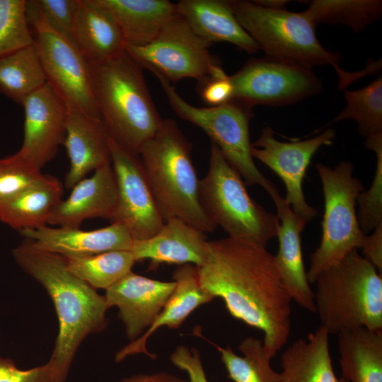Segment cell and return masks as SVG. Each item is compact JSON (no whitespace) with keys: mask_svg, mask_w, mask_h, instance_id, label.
<instances>
[{"mask_svg":"<svg viewBox=\"0 0 382 382\" xmlns=\"http://www.w3.org/2000/svg\"><path fill=\"white\" fill-rule=\"evenodd\" d=\"M197 268L201 286L220 298L232 317L262 331L273 358L289 338L292 301L274 255L226 237L209 241L207 260Z\"/></svg>","mask_w":382,"mask_h":382,"instance_id":"obj_1","label":"cell"},{"mask_svg":"<svg viewBox=\"0 0 382 382\" xmlns=\"http://www.w3.org/2000/svg\"><path fill=\"white\" fill-rule=\"evenodd\" d=\"M12 255L17 265L45 288L54 303L59 332L47 363L51 382H65L83 340L107 327L109 307L105 296L70 272L60 255L38 250L25 240L13 248Z\"/></svg>","mask_w":382,"mask_h":382,"instance_id":"obj_2","label":"cell"},{"mask_svg":"<svg viewBox=\"0 0 382 382\" xmlns=\"http://www.w3.org/2000/svg\"><path fill=\"white\" fill-rule=\"evenodd\" d=\"M93 94L110 138L138 155L163 119L149 91L143 67L125 50L89 64Z\"/></svg>","mask_w":382,"mask_h":382,"instance_id":"obj_3","label":"cell"},{"mask_svg":"<svg viewBox=\"0 0 382 382\" xmlns=\"http://www.w3.org/2000/svg\"><path fill=\"white\" fill-rule=\"evenodd\" d=\"M191 151L176 122L163 119L138 156L165 222L178 218L204 233L212 232L217 226L202 204Z\"/></svg>","mask_w":382,"mask_h":382,"instance_id":"obj_4","label":"cell"},{"mask_svg":"<svg viewBox=\"0 0 382 382\" xmlns=\"http://www.w3.org/2000/svg\"><path fill=\"white\" fill-rule=\"evenodd\" d=\"M314 284L316 313L329 335L382 330V276L357 250L320 272Z\"/></svg>","mask_w":382,"mask_h":382,"instance_id":"obj_5","label":"cell"},{"mask_svg":"<svg viewBox=\"0 0 382 382\" xmlns=\"http://www.w3.org/2000/svg\"><path fill=\"white\" fill-rule=\"evenodd\" d=\"M238 21L256 42L265 56L312 69L330 65L339 77L340 88L369 74L344 71L338 54L325 50L317 39L315 24L303 13L286 8L272 9L253 1H230Z\"/></svg>","mask_w":382,"mask_h":382,"instance_id":"obj_6","label":"cell"},{"mask_svg":"<svg viewBox=\"0 0 382 382\" xmlns=\"http://www.w3.org/2000/svg\"><path fill=\"white\" fill-rule=\"evenodd\" d=\"M245 185L219 148L212 144L209 169L199 183L204 210L228 237L266 248L277 237L279 221L251 198Z\"/></svg>","mask_w":382,"mask_h":382,"instance_id":"obj_7","label":"cell"},{"mask_svg":"<svg viewBox=\"0 0 382 382\" xmlns=\"http://www.w3.org/2000/svg\"><path fill=\"white\" fill-rule=\"evenodd\" d=\"M153 74L174 112L202 129L246 185L261 186L272 199L279 195L275 185L258 170L251 154L249 125L253 115L252 108L233 100L215 107H195L185 100L170 82Z\"/></svg>","mask_w":382,"mask_h":382,"instance_id":"obj_8","label":"cell"},{"mask_svg":"<svg viewBox=\"0 0 382 382\" xmlns=\"http://www.w3.org/2000/svg\"><path fill=\"white\" fill-rule=\"evenodd\" d=\"M324 196L322 235L311 254L307 277L314 284L318 274L340 262L349 253L360 248L365 234L356 212L357 199L364 187L353 175V166L342 161L334 168L317 163Z\"/></svg>","mask_w":382,"mask_h":382,"instance_id":"obj_9","label":"cell"},{"mask_svg":"<svg viewBox=\"0 0 382 382\" xmlns=\"http://www.w3.org/2000/svg\"><path fill=\"white\" fill-rule=\"evenodd\" d=\"M25 9L47 83L67 108L100 119L86 59L73 42L52 30L26 3Z\"/></svg>","mask_w":382,"mask_h":382,"instance_id":"obj_10","label":"cell"},{"mask_svg":"<svg viewBox=\"0 0 382 382\" xmlns=\"http://www.w3.org/2000/svg\"><path fill=\"white\" fill-rule=\"evenodd\" d=\"M209 46L178 13L152 41L141 46L125 45V49L143 69L170 83L185 78L202 83L219 66Z\"/></svg>","mask_w":382,"mask_h":382,"instance_id":"obj_11","label":"cell"},{"mask_svg":"<svg viewBox=\"0 0 382 382\" xmlns=\"http://www.w3.org/2000/svg\"><path fill=\"white\" fill-rule=\"evenodd\" d=\"M230 79L232 100L252 108L257 105H289L322 89L312 69L266 56L248 60Z\"/></svg>","mask_w":382,"mask_h":382,"instance_id":"obj_12","label":"cell"},{"mask_svg":"<svg viewBox=\"0 0 382 382\" xmlns=\"http://www.w3.org/2000/svg\"><path fill=\"white\" fill-rule=\"evenodd\" d=\"M335 137V130L330 127L312 138L285 142L277 140L273 129L266 125L257 139L251 143L253 158L266 165L281 178L286 190V202L307 221L314 219L318 211L305 199L303 180L315 153L321 146L332 144Z\"/></svg>","mask_w":382,"mask_h":382,"instance_id":"obj_13","label":"cell"},{"mask_svg":"<svg viewBox=\"0 0 382 382\" xmlns=\"http://www.w3.org/2000/svg\"><path fill=\"white\" fill-rule=\"evenodd\" d=\"M109 147L117 188V201L110 223L124 224L134 240L151 237L165 221L159 211L138 155L130 154L109 137Z\"/></svg>","mask_w":382,"mask_h":382,"instance_id":"obj_14","label":"cell"},{"mask_svg":"<svg viewBox=\"0 0 382 382\" xmlns=\"http://www.w3.org/2000/svg\"><path fill=\"white\" fill-rule=\"evenodd\" d=\"M22 107L23 140L18 151L42 169L63 145L67 108L48 83L30 94Z\"/></svg>","mask_w":382,"mask_h":382,"instance_id":"obj_15","label":"cell"},{"mask_svg":"<svg viewBox=\"0 0 382 382\" xmlns=\"http://www.w3.org/2000/svg\"><path fill=\"white\" fill-rule=\"evenodd\" d=\"M175 286L173 280L154 279L131 271L107 289L104 296L109 308H118L126 335L133 341L151 326Z\"/></svg>","mask_w":382,"mask_h":382,"instance_id":"obj_16","label":"cell"},{"mask_svg":"<svg viewBox=\"0 0 382 382\" xmlns=\"http://www.w3.org/2000/svg\"><path fill=\"white\" fill-rule=\"evenodd\" d=\"M19 233L33 247L64 257H85L112 250H130L134 241L129 229L119 222L91 231L46 225Z\"/></svg>","mask_w":382,"mask_h":382,"instance_id":"obj_17","label":"cell"},{"mask_svg":"<svg viewBox=\"0 0 382 382\" xmlns=\"http://www.w3.org/2000/svg\"><path fill=\"white\" fill-rule=\"evenodd\" d=\"M117 201V188L111 163L98 168L73 187L69 197L53 209L47 225L79 228L87 219L110 221Z\"/></svg>","mask_w":382,"mask_h":382,"instance_id":"obj_18","label":"cell"},{"mask_svg":"<svg viewBox=\"0 0 382 382\" xmlns=\"http://www.w3.org/2000/svg\"><path fill=\"white\" fill-rule=\"evenodd\" d=\"M272 199L279 221V248L274 255L276 264L292 301L316 313L314 292L308 279L301 248V233L307 221L295 213L280 194Z\"/></svg>","mask_w":382,"mask_h":382,"instance_id":"obj_19","label":"cell"},{"mask_svg":"<svg viewBox=\"0 0 382 382\" xmlns=\"http://www.w3.org/2000/svg\"><path fill=\"white\" fill-rule=\"evenodd\" d=\"M208 243L204 232L180 219L171 218L151 237L134 240L130 251L136 262L149 260L156 267L161 263L200 267L207 260Z\"/></svg>","mask_w":382,"mask_h":382,"instance_id":"obj_20","label":"cell"},{"mask_svg":"<svg viewBox=\"0 0 382 382\" xmlns=\"http://www.w3.org/2000/svg\"><path fill=\"white\" fill-rule=\"evenodd\" d=\"M108 139L101 119L67 108L63 142L70 164L64 182L66 188H72L88 173L111 163Z\"/></svg>","mask_w":382,"mask_h":382,"instance_id":"obj_21","label":"cell"},{"mask_svg":"<svg viewBox=\"0 0 382 382\" xmlns=\"http://www.w3.org/2000/svg\"><path fill=\"white\" fill-rule=\"evenodd\" d=\"M173 279L176 286L163 309L151 326L137 339L122 347L115 355V361L143 353L151 359L156 355L146 348L147 340L161 327L177 329L198 307L209 303L215 298L200 284L197 268L191 264L178 265L173 272Z\"/></svg>","mask_w":382,"mask_h":382,"instance_id":"obj_22","label":"cell"},{"mask_svg":"<svg viewBox=\"0 0 382 382\" xmlns=\"http://www.w3.org/2000/svg\"><path fill=\"white\" fill-rule=\"evenodd\" d=\"M175 4L178 14L193 32L210 45L226 42L249 53L260 50L238 21L230 1L180 0Z\"/></svg>","mask_w":382,"mask_h":382,"instance_id":"obj_23","label":"cell"},{"mask_svg":"<svg viewBox=\"0 0 382 382\" xmlns=\"http://www.w3.org/2000/svg\"><path fill=\"white\" fill-rule=\"evenodd\" d=\"M73 38L88 64L104 62L125 51V42L116 21L97 0H79Z\"/></svg>","mask_w":382,"mask_h":382,"instance_id":"obj_24","label":"cell"},{"mask_svg":"<svg viewBox=\"0 0 382 382\" xmlns=\"http://www.w3.org/2000/svg\"><path fill=\"white\" fill-rule=\"evenodd\" d=\"M329 335L320 325L288 346L281 356L277 382H347L334 371Z\"/></svg>","mask_w":382,"mask_h":382,"instance_id":"obj_25","label":"cell"},{"mask_svg":"<svg viewBox=\"0 0 382 382\" xmlns=\"http://www.w3.org/2000/svg\"><path fill=\"white\" fill-rule=\"evenodd\" d=\"M63 192L59 179L42 173L0 205V221L19 232L46 226L52 211L62 199Z\"/></svg>","mask_w":382,"mask_h":382,"instance_id":"obj_26","label":"cell"},{"mask_svg":"<svg viewBox=\"0 0 382 382\" xmlns=\"http://www.w3.org/2000/svg\"><path fill=\"white\" fill-rule=\"evenodd\" d=\"M116 21L125 45L152 41L177 14L176 4L168 0H97Z\"/></svg>","mask_w":382,"mask_h":382,"instance_id":"obj_27","label":"cell"},{"mask_svg":"<svg viewBox=\"0 0 382 382\" xmlns=\"http://www.w3.org/2000/svg\"><path fill=\"white\" fill-rule=\"evenodd\" d=\"M337 335L342 377L347 382H382V330L357 328Z\"/></svg>","mask_w":382,"mask_h":382,"instance_id":"obj_28","label":"cell"},{"mask_svg":"<svg viewBox=\"0 0 382 382\" xmlns=\"http://www.w3.org/2000/svg\"><path fill=\"white\" fill-rule=\"evenodd\" d=\"M46 83L34 44L0 59V93L18 105Z\"/></svg>","mask_w":382,"mask_h":382,"instance_id":"obj_29","label":"cell"},{"mask_svg":"<svg viewBox=\"0 0 382 382\" xmlns=\"http://www.w3.org/2000/svg\"><path fill=\"white\" fill-rule=\"evenodd\" d=\"M68 270L94 289H107L132 271L136 260L130 250L65 257Z\"/></svg>","mask_w":382,"mask_h":382,"instance_id":"obj_30","label":"cell"},{"mask_svg":"<svg viewBox=\"0 0 382 382\" xmlns=\"http://www.w3.org/2000/svg\"><path fill=\"white\" fill-rule=\"evenodd\" d=\"M303 13L315 25L318 23L342 24L357 33L379 18V0H314Z\"/></svg>","mask_w":382,"mask_h":382,"instance_id":"obj_31","label":"cell"},{"mask_svg":"<svg viewBox=\"0 0 382 382\" xmlns=\"http://www.w3.org/2000/svg\"><path fill=\"white\" fill-rule=\"evenodd\" d=\"M228 377L234 382H277L278 373L270 364L263 342L258 338L248 337L240 343L239 356L230 347L224 348L215 344Z\"/></svg>","mask_w":382,"mask_h":382,"instance_id":"obj_32","label":"cell"},{"mask_svg":"<svg viewBox=\"0 0 382 382\" xmlns=\"http://www.w3.org/2000/svg\"><path fill=\"white\" fill-rule=\"evenodd\" d=\"M344 94L346 105L332 122L352 119L366 139L382 134V77L361 89L345 90Z\"/></svg>","mask_w":382,"mask_h":382,"instance_id":"obj_33","label":"cell"},{"mask_svg":"<svg viewBox=\"0 0 382 382\" xmlns=\"http://www.w3.org/2000/svg\"><path fill=\"white\" fill-rule=\"evenodd\" d=\"M26 0H0V59L34 44Z\"/></svg>","mask_w":382,"mask_h":382,"instance_id":"obj_34","label":"cell"},{"mask_svg":"<svg viewBox=\"0 0 382 382\" xmlns=\"http://www.w3.org/2000/svg\"><path fill=\"white\" fill-rule=\"evenodd\" d=\"M365 146L376 156V168L370 188L361 192L357 199V218L366 234L382 223V134L366 139Z\"/></svg>","mask_w":382,"mask_h":382,"instance_id":"obj_35","label":"cell"},{"mask_svg":"<svg viewBox=\"0 0 382 382\" xmlns=\"http://www.w3.org/2000/svg\"><path fill=\"white\" fill-rule=\"evenodd\" d=\"M42 174L41 169L19 151L0 158V205Z\"/></svg>","mask_w":382,"mask_h":382,"instance_id":"obj_36","label":"cell"},{"mask_svg":"<svg viewBox=\"0 0 382 382\" xmlns=\"http://www.w3.org/2000/svg\"><path fill=\"white\" fill-rule=\"evenodd\" d=\"M26 5L56 33L74 42V24L79 0H26Z\"/></svg>","mask_w":382,"mask_h":382,"instance_id":"obj_37","label":"cell"},{"mask_svg":"<svg viewBox=\"0 0 382 382\" xmlns=\"http://www.w3.org/2000/svg\"><path fill=\"white\" fill-rule=\"evenodd\" d=\"M200 83L201 97L209 107L221 105L232 100L233 83L230 76L227 75L219 65Z\"/></svg>","mask_w":382,"mask_h":382,"instance_id":"obj_38","label":"cell"},{"mask_svg":"<svg viewBox=\"0 0 382 382\" xmlns=\"http://www.w3.org/2000/svg\"><path fill=\"white\" fill-rule=\"evenodd\" d=\"M0 382H51L49 364L22 370L11 359L0 357Z\"/></svg>","mask_w":382,"mask_h":382,"instance_id":"obj_39","label":"cell"},{"mask_svg":"<svg viewBox=\"0 0 382 382\" xmlns=\"http://www.w3.org/2000/svg\"><path fill=\"white\" fill-rule=\"evenodd\" d=\"M171 363L187 373V382H209L204 371L199 352L196 348L178 346L170 356Z\"/></svg>","mask_w":382,"mask_h":382,"instance_id":"obj_40","label":"cell"},{"mask_svg":"<svg viewBox=\"0 0 382 382\" xmlns=\"http://www.w3.org/2000/svg\"><path fill=\"white\" fill-rule=\"evenodd\" d=\"M371 235H366L361 249L364 257L371 263L378 272H382V223L378 224Z\"/></svg>","mask_w":382,"mask_h":382,"instance_id":"obj_41","label":"cell"},{"mask_svg":"<svg viewBox=\"0 0 382 382\" xmlns=\"http://www.w3.org/2000/svg\"><path fill=\"white\" fill-rule=\"evenodd\" d=\"M115 382H187L184 379L166 371L151 374H136Z\"/></svg>","mask_w":382,"mask_h":382,"instance_id":"obj_42","label":"cell"},{"mask_svg":"<svg viewBox=\"0 0 382 382\" xmlns=\"http://www.w3.org/2000/svg\"><path fill=\"white\" fill-rule=\"evenodd\" d=\"M253 1L263 7L272 9L286 8L285 5L288 3V1L284 0H255Z\"/></svg>","mask_w":382,"mask_h":382,"instance_id":"obj_43","label":"cell"}]
</instances>
